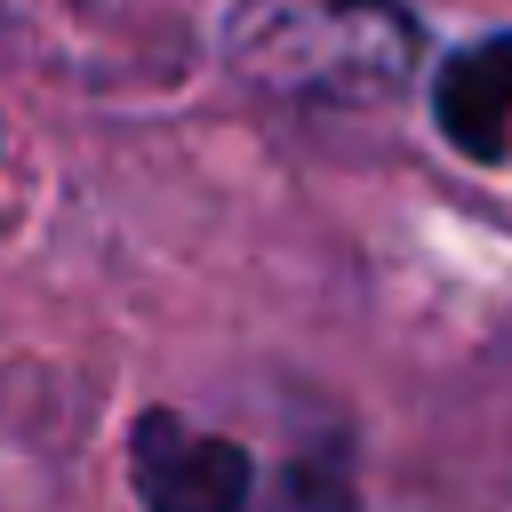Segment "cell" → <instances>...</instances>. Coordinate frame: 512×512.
<instances>
[{
    "mask_svg": "<svg viewBox=\"0 0 512 512\" xmlns=\"http://www.w3.org/2000/svg\"><path fill=\"white\" fill-rule=\"evenodd\" d=\"M224 64L312 112H368L408 88L416 24L392 0H240L224 24Z\"/></svg>",
    "mask_w": 512,
    "mask_h": 512,
    "instance_id": "cell-1",
    "label": "cell"
},
{
    "mask_svg": "<svg viewBox=\"0 0 512 512\" xmlns=\"http://www.w3.org/2000/svg\"><path fill=\"white\" fill-rule=\"evenodd\" d=\"M128 472L144 512H248V448L224 432H192L176 408H152L128 440Z\"/></svg>",
    "mask_w": 512,
    "mask_h": 512,
    "instance_id": "cell-2",
    "label": "cell"
},
{
    "mask_svg": "<svg viewBox=\"0 0 512 512\" xmlns=\"http://www.w3.org/2000/svg\"><path fill=\"white\" fill-rule=\"evenodd\" d=\"M440 128H448L464 152H480V160L504 152V128H512V32L464 48V56L440 72Z\"/></svg>",
    "mask_w": 512,
    "mask_h": 512,
    "instance_id": "cell-3",
    "label": "cell"
},
{
    "mask_svg": "<svg viewBox=\"0 0 512 512\" xmlns=\"http://www.w3.org/2000/svg\"><path fill=\"white\" fill-rule=\"evenodd\" d=\"M264 512H352V496L336 488V472L296 464V472H280V488H272V504H264Z\"/></svg>",
    "mask_w": 512,
    "mask_h": 512,
    "instance_id": "cell-4",
    "label": "cell"
}]
</instances>
